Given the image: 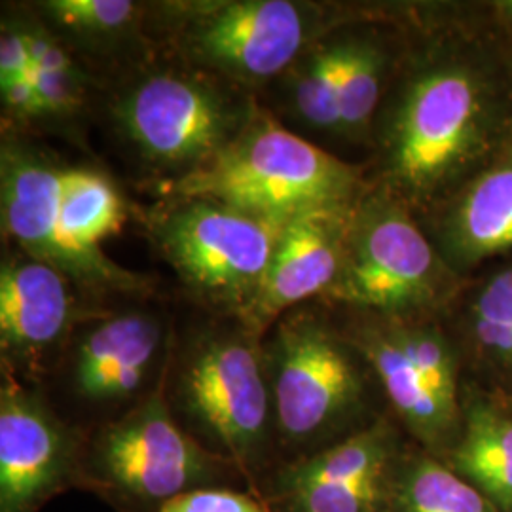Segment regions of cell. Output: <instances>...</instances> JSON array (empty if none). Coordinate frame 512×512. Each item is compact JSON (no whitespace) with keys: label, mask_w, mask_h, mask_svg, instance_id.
I'll return each instance as SVG.
<instances>
[{"label":"cell","mask_w":512,"mask_h":512,"mask_svg":"<svg viewBox=\"0 0 512 512\" xmlns=\"http://www.w3.org/2000/svg\"><path fill=\"white\" fill-rule=\"evenodd\" d=\"M175 420L213 456L232 463L256 494L279 465L262 336L243 323L198 334L165 374Z\"/></svg>","instance_id":"1"},{"label":"cell","mask_w":512,"mask_h":512,"mask_svg":"<svg viewBox=\"0 0 512 512\" xmlns=\"http://www.w3.org/2000/svg\"><path fill=\"white\" fill-rule=\"evenodd\" d=\"M251 492L238 469L207 452L175 420L165 382L126 414L88 433L78 488L120 512H156L203 488Z\"/></svg>","instance_id":"2"},{"label":"cell","mask_w":512,"mask_h":512,"mask_svg":"<svg viewBox=\"0 0 512 512\" xmlns=\"http://www.w3.org/2000/svg\"><path fill=\"white\" fill-rule=\"evenodd\" d=\"M357 186L353 165L255 107L238 137L209 164L169 184V194L287 220L313 207L353 203Z\"/></svg>","instance_id":"3"},{"label":"cell","mask_w":512,"mask_h":512,"mask_svg":"<svg viewBox=\"0 0 512 512\" xmlns=\"http://www.w3.org/2000/svg\"><path fill=\"white\" fill-rule=\"evenodd\" d=\"M264 353L279 465L344 439L340 433L365 397V378L348 344L310 311L293 310L275 323Z\"/></svg>","instance_id":"4"},{"label":"cell","mask_w":512,"mask_h":512,"mask_svg":"<svg viewBox=\"0 0 512 512\" xmlns=\"http://www.w3.org/2000/svg\"><path fill=\"white\" fill-rule=\"evenodd\" d=\"M287 220L205 198H175L154 215L152 232L190 293L245 323Z\"/></svg>","instance_id":"5"},{"label":"cell","mask_w":512,"mask_h":512,"mask_svg":"<svg viewBox=\"0 0 512 512\" xmlns=\"http://www.w3.org/2000/svg\"><path fill=\"white\" fill-rule=\"evenodd\" d=\"M473 73L435 65L412 76L385 135V171L412 200L437 194L484 145L486 101Z\"/></svg>","instance_id":"6"},{"label":"cell","mask_w":512,"mask_h":512,"mask_svg":"<svg viewBox=\"0 0 512 512\" xmlns=\"http://www.w3.org/2000/svg\"><path fill=\"white\" fill-rule=\"evenodd\" d=\"M253 110L203 76L164 71L122 93L112 118L145 162L183 179L219 156Z\"/></svg>","instance_id":"7"},{"label":"cell","mask_w":512,"mask_h":512,"mask_svg":"<svg viewBox=\"0 0 512 512\" xmlns=\"http://www.w3.org/2000/svg\"><path fill=\"white\" fill-rule=\"evenodd\" d=\"M175 38L194 65L243 86L289 71L306 54L315 10L289 0L175 4Z\"/></svg>","instance_id":"8"},{"label":"cell","mask_w":512,"mask_h":512,"mask_svg":"<svg viewBox=\"0 0 512 512\" xmlns=\"http://www.w3.org/2000/svg\"><path fill=\"white\" fill-rule=\"evenodd\" d=\"M442 285L439 256L403 203L370 196L355 205L330 298L395 317L433 304Z\"/></svg>","instance_id":"9"},{"label":"cell","mask_w":512,"mask_h":512,"mask_svg":"<svg viewBox=\"0 0 512 512\" xmlns=\"http://www.w3.org/2000/svg\"><path fill=\"white\" fill-rule=\"evenodd\" d=\"M88 433L63 420L37 384L2 368L0 512H40L78 488Z\"/></svg>","instance_id":"10"},{"label":"cell","mask_w":512,"mask_h":512,"mask_svg":"<svg viewBox=\"0 0 512 512\" xmlns=\"http://www.w3.org/2000/svg\"><path fill=\"white\" fill-rule=\"evenodd\" d=\"M164 323L150 313L103 317L76 338L69 357L74 397L92 408H129L143 403L154 374L167 372ZM164 385V384H162Z\"/></svg>","instance_id":"11"},{"label":"cell","mask_w":512,"mask_h":512,"mask_svg":"<svg viewBox=\"0 0 512 512\" xmlns=\"http://www.w3.org/2000/svg\"><path fill=\"white\" fill-rule=\"evenodd\" d=\"M78 319L69 279L33 256L12 255L0 270L2 368L37 384Z\"/></svg>","instance_id":"12"},{"label":"cell","mask_w":512,"mask_h":512,"mask_svg":"<svg viewBox=\"0 0 512 512\" xmlns=\"http://www.w3.org/2000/svg\"><path fill=\"white\" fill-rule=\"evenodd\" d=\"M355 205L313 207L285 222L247 329L262 336L298 304L329 293L342 270Z\"/></svg>","instance_id":"13"},{"label":"cell","mask_w":512,"mask_h":512,"mask_svg":"<svg viewBox=\"0 0 512 512\" xmlns=\"http://www.w3.org/2000/svg\"><path fill=\"white\" fill-rule=\"evenodd\" d=\"M401 454L391 423L372 421L319 452L275 467L262 480L256 495L289 492L315 484L361 486L382 482L389 478Z\"/></svg>","instance_id":"14"},{"label":"cell","mask_w":512,"mask_h":512,"mask_svg":"<svg viewBox=\"0 0 512 512\" xmlns=\"http://www.w3.org/2000/svg\"><path fill=\"white\" fill-rule=\"evenodd\" d=\"M353 346L372 366L404 427L423 446L437 448L448 439L458 414L440 403L439 397L406 361L384 325L359 330L353 338Z\"/></svg>","instance_id":"15"},{"label":"cell","mask_w":512,"mask_h":512,"mask_svg":"<svg viewBox=\"0 0 512 512\" xmlns=\"http://www.w3.org/2000/svg\"><path fill=\"white\" fill-rule=\"evenodd\" d=\"M459 262H476L512 247V164L488 169L459 198L444 226Z\"/></svg>","instance_id":"16"},{"label":"cell","mask_w":512,"mask_h":512,"mask_svg":"<svg viewBox=\"0 0 512 512\" xmlns=\"http://www.w3.org/2000/svg\"><path fill=\"white\" fill-rule=\"evenodd\" d=\"M452 469L488 497L497 511L512 512L511 418L488 404H473Z\"/></svg>","instance_id":"17"},{"label":"cell","mask_w":512,"mask_h":512,"mask_svg":"<svg viewBox=\"0 0 512 512\" xmlns=\"http://www.w3.org/2000/svg\"><path fill=\"white\" fill-rule=\"evenodd\" d=\"M387 512H499L488 497L429 454H401L387 488Z\"/></svg>","instance_id":"18"},{"label":"cell","mask_w":512,"mask_h":512,"mask_svg":"<svg viewBox=\"0 0 512 512\" xmlns=\"http://www.w3.org/2000/svg\"><path fill=\"white\" fill-rule=\"evenodd\" d=\"M344 42L317 46L289 69L291 101L298 116L319 131H340V65Z\"/></svg>","instance_id":"19"},{"label":"cell","mask_w":512,"mask_h":512,"mask_svg":"<svg viewBox=\"0 0 512 512\" xmlns=\"http://www.w3.org/2000/svg\"><path fill=\"white\" fill-rule=\"evenodd\" d=\"M384 54L366 40L344 42L340 65L342 133L361 135L374 114L382 90Z\"/></svg>","instance_id":"20"},{"label":"cell","mask_w":512,"mask_h":512,"mask_svg":"<svg viewBox=\"0 0 512 512\" xmlns=\"http://www.w3.org/2000/svg\"><path fill=\"white\" fill-rule=\"evenodd\" d=\"M384 327L440 403L458 414L456 359L442 334L429 327L404 323H387Z\"/></svg>","instance_id":"21"},{"label":"cell","mask_w":512,"mask_h":512,"mask_svg":"<svg viewBox=\"0 0 512 512\" xmlns=\"http://www.w3.org/2000/svg\"><path fill=\"white\" fill-rule=\"evenodd\" d=\"M40 10L55 27L86 42H105L128 33L139 12L129 0H48Z\"/></svg>","instance_id":"22"},{"label":"cell","mask_w":512,"mask_h":512,"mask_svg":"<svg viewBox=\"0 0 512 512\" xmlns=\"http://www.w3.org/2000/svg\"><path fill=\"white\" fill-rule=\"evenodd\" d=\"M38 95L40 118L67 116L82 105L84 74L76 65L46 71H31Z\"/></svg>","instance_id":"23"},{"label":"cell","mask_w":512,"mask_h":512,"mask_svg":"<svg viewBox=\"0 0 512 512\" xmlns=\"http://www.w3.org/2000/svg\"><path fill=\"white\" fill-rule=\"evenodd\" d=\"M156 512H268V509L249 490L203 488L171 499Z\"/></svg>","instance_id":"24"},{"label":"cell","mask_w":512,"mask_h":512,"mask_svg":"<svg viewBox=\"0 0 512 512\" xmlns=\"http://www.w3.org/2000/svg\"><path fill=\"white\" fill-rule=\"evenodd\" d=\"M33 61L23 25H4L0 35V88L29 76Z\"/></svg>","instance_id":"25"},{"label":"cell","mask_w":512,"mask_h":512,"mask_svg":"<svg viewBox=\"0 0 512 512\" xmlns=\"http://www.w3.org/2000/svg\"><path fill=\"white\" fill-rule=\"evenodd\" d=\"M473 317L488 319L512 329V268L490 279L478 293Z\"/></svg>","instance_id":"26"},{"label":"cell","mask_w":512,"mask_h":512,"mask_svg":"<svg viewBox=\"0 0 512 512\" xmlns=\"http://www.w3.org/2000/svg\"><path fill=\"white\" fill-rule=\"evenodd\" d=\"M0 93H2L4 110L10 116H16L19 120L40 118L37 88H35V82H33L31 74L8 84V86H2Z\"/></svg>","instance_id":"27"},{"label":"cell","mask_w":512,"mask_h":512,"mask_svg":"<svg viewBox=\"0 0 512 512\" xmlns=\"http://www.w3.org/2000/svg\"><path fill=\"white\" fill-rule=\"evenodd\" d=\"M476 340L492 357L512 365V329L488 319L473 317Z\"/></svg>","instance_id":"28"},{"label":"cell","mask_w":512,"mask_h":512,"mask_svg":"<svg viewBox=\"0 0 512 512\" xmlns=\"http://www.w3.org/2000/svg\"><path fill=\"white\" fill-rule=\"evenodd\" d=\"M507 6H509V8H507V10H509V14H511V16H512V2H511V4H507Z\"/></svg>","instance_id":"29"}]
</instances>
